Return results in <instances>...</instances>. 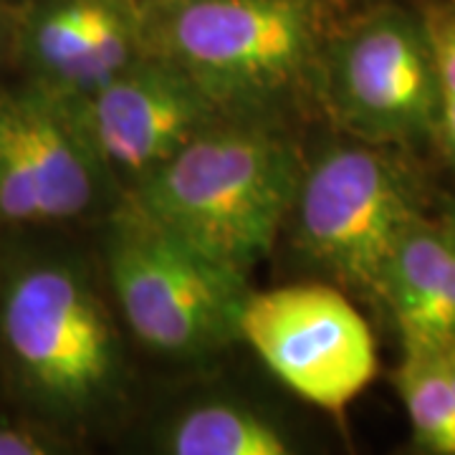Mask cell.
<instances>
[{"label":"cell","mask_w":455,"mask_h":455,"mask_svg":"<svg viewBox=\"0 0 455 455\" xmlns=\"http://www.w3.org/2000/svg\"><path fill=\"white\" fill-rule=\"evenodd\" d=\"M423 20L438 64L440 114L435 137L455 163V5H435Z\"/></svg>","instance_id":"5bb4252c"},{"label":"cell","mask_w":455,"mask_h":455,"mask_svg":"<svg viewBox=\"0 0 455 455\" xmlns=\"http://www.w3.org/2000/svg\"><path fill=\"white\" fill-rule=\"evenodd\" d=\"M0 337L23 385L51 407H92L119 372L104 301L68 263L41 260L11 276L0 296Z\"/></svg>","instance_id":"5b68a950"},{"label":"cell","mask_w":455,"mask_h":455,"mask_svg":"<svg viewBox=\"0 0 455 455\" xmlns=\"http://www.w3.org/2000/svg\"><path fill=\"white\" fill-rule=\"evenodd\" d=\"M448 235H451V241L455 243V211L453 215H451V226H448Z\"/></svg>","instance_id":"2e32d148"},{"label":"cell","mask_w":455,"mask_h":455,"mask_svg":"<svg viewBox=\"0 0 455 455\" xmlns=\"http://www.w3.org/2000/svg\"><path fill=\"white\" fill-rule=\"evenodd\" d=\"M420 218L415 180L367 142L329 147L304 167L286 223L311 263L377 299L395 245Z\"/></svg>","instance_id":"277c9868"},{"label":"cell","mask_w":455,"mask_h":455,"mask_svg":"<svg viewBox=\"0 0 455 455\" xmlns=\"http://www.w3.org/2000/svg\"><path fill=\"white\" fill-rule=\"evenodd\" d=\"M20 51L33 84L82 97L145 56L142 0H33Z\"/></svg>","instance_id":"30bf717a"},{"label":"cell","mask_w":455,"mask_h":455,"mask_svg":"<svg viewBox=\"0 0 455 455\" xmlns=\"http://www.w3.org/2000/svg\"><path fill=\"white\" fill-rule=\"evenodd\" d=\"M238 337L307 403L347 407L377 374V347L352 301L331 286L293 283L248 291Z\"/></svg>","instance_id":"52a82bcc"},{"label":"cell","mask_w":455,"mask_h":455,"mask_svg":"<svg viewBox=\"0 0 455 455\" xmlns=\"http://www.w3.org/2000/svg\"><path fill=\"white\" fill-rule=\"evenodd\" d=\"M107 266L124 322L149 349L197 357L241 339L248 278L180 241L132 200L114 215Z\"/></svg>","instance_id":"3957f363"},{"label":"cell","mask_w":455,"mask_h":455,"mask_svg":"<svg viewBox=\"0 0 455 455\" xmlns=\"http://www.w3.org/2000/svg\"><path fill=\"white\" fill-rule=\"evenodd\" d=\"M322 97L359 140L407 145L438 134V64L423 18L382 8L329 38Z\"/></svg>","instance_id":"8992f818"},{"label":"cell","mask_w":455,"mask_h":455,"mask_svg":"<svg viewBox=\"0 0 455 455\" xmlns=\"http://www.w3.org/2000/svg\"><path fill=\"white\" fill-rule=\"evenodd\" d=\"M167 451L175 455H283L289 440L276 425L235 405L188 410L167 435Z\"/></svg>","instance_id":"4fadbf2b"},{"label":"cell","mask_w":455,"mask_h":455,"mask_svg":"<svg viewBox=\"0 0 455 455\" xmlns=\"http://www.w3.org/2000/svg\"><path fill=\"white\" fill-rule=\"evenodd\" d=\"M304 167L293 147L253 119H226L132 188L130 200L235 276L268 256Z\"/></svg>","instance_id":"7a4b0ae2"},{"label":"cell","mask_w":455,"mask_h":455,"mask_svg":"<svg viewBox=\"0 0 455 455\" xmlns=\"http://www.w3.org/2000/svg\"><path fill=\"white\" fill-rule=\"evenodd\" d=\"M329 38L319 0H142L147 56L175 66L233 119L322 92Z\"/></svg>","instance_id":"6da1fadb"},{"label":"cell","mask_w":455,"mask_h":455,"mask_svg":"<svg viewBox=\"0 0 455 455\" xmlns=\"http://www.w3.org/2000/svg\"><path fill=\"white\" fill-rule=\"evenodd\" d=\"M104 178L64 99L38 84L0 94V223L74 220Z\"/></svg>","instance_id":"9c48e42d"},{"label":"cell","mask_w":455,"mask_h":455,"mask_svg":"<svg viewBox=\"0 0 455 455\" xmlns=\"http://www.w3.org/2000/svg\"><path fill=\"white\" fill-rule=\"evenodd\" d=\"M377 299L390 309L403 349L455 344V243L448 230L418 220L397 241Z\"/></svg>","instance_id":"8fae6325"},{"label":"cell","mask_w":455,"mask_h":455,"mask_svg":"<svg viewBox=\"0 0 455 455\" xmlns=\"http://www.w3.org/2000/svg\"><path fill=\"white\" fill-rule=\"evenodd\" d=\"M64 101L104 175L132 188L197 134L233 119L182 71L147 53L109 82Z\"/></svg>","instance_id":"ba28073f"},{"label":"cell","mask_w":455,"mask_h":455,"mask_svg":"<svg viewBox=\"0 0 455 455\" xmlns=\"http://www.w3.org/2000/svg\"><path fill=\"white\" fill-rule=\"evenodd\" d=\"M395 385L418 445L455 455V344L448 349H403Z\"/></svg>","instance_id":"7c38bea8"},{"label":"cell","mask_w":455,"mask_h":455,"mask_svg":"<svg viewBox=\"0 0 455 455\" xmlns=\"http://www.w3.org/2000/svg\"><path fill=\"white\" fill-rule=\"evenodd\" d=\"M49 443L20 425H0V455H44Z\"/></svg>","instance_id":"9a60e30c"}]
</instances>
